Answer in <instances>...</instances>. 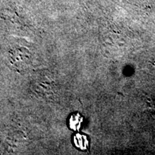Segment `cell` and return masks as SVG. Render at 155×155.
Segmentation results:
<instances>
[{
    "label": "cell",
    "instance_id": "6da1fadb",
    "mask_svg": "<svg viewBox=\"0 0 155 155\" xmlns=\"http://www.w3.org/2000/svg\"><path fill=\"white\" fill-rule=\"evenodd\" d=\"M74 143L78 148L81 150H86L88 146V141L87 137L84 135L76 134L74 137Z\"/></svg>",
    "mask_w": 155,
    "mask_h": 155
},
{
    "label": "cell",
    "instance_id": "7a4b0ae2",
    "mask_svg": "<svg viewBox=\"0 0 155 155\" xmlns=\"http://www.w3.org/2000/svg\"><path fill=\"white\" fill-rule=\"evenodd\" d=\"M83 121V118L81 117V115L79 114H76L73 115L71 117L69 121V125L71 129H72L73 130L77 131L80 129L81 123Z\"/></svg>",
    "mask_w": 155,
    "mask_h": 155
}]
</instances>
